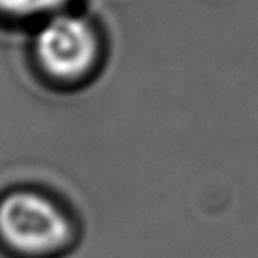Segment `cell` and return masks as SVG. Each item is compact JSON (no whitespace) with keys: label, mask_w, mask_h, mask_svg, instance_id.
<instances>
[{"label":"cell","mask_w":258,"mask_h":258,"mask_svg":"<svg viewBox=\"0 0 258 258\" xmlns=\"http://www.w3.org/2000/svg\"><path fill=\"white\" fill-rule=\"evenodd\" d=\"M76 242L69 212L34 189H15L0 198V247L13 258H58Z\"/></svg>","instance_id":"obj_1"},{"label":"cell","mask_w":258,"mask_h":258,"mask_svg":"<svg viewBox=\"0 0 258 258\" xmlns=\"http://www.w3.org/2000/svg\"><path fill=\"white\" fill-rule=\"evenodd\" d=\"M36 55L48 75L60 80L76 78L96 60V34L78 16H51L36 36Z\"/></svg>","instance_id":"obj_2"},{"label":"cell","mask_w":258,"mask_h":258,"mask_svg":"<svg viewBox=\"0 0 258 258\" xmlns=\"http://www.w3.org/2000/svg\"><path fill=\"white\" fill-rule=\"evenodd\" d=\"M66 0H0V11L11 16L46 15L60 8Z\"/></svg>","instance_id":"obj_3"}]
</instances>
